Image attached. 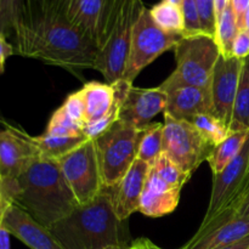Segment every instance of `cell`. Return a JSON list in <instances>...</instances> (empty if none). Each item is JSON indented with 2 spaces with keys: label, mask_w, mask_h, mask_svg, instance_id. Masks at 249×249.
Listing matches in <instances>:
<instances>
[{
  "label": "cell",
  "mask_w": 249,
  "mask_h": 249,
  "mask_svg": "<svg viewBox=\"0 0 249 249\" xmlns=\"http://www.w3.org/2000/svg\"><path fill=\"white\" fill-rule=\"evenodd\" d=\"M181 190L170 186L163 181L157 173L150 167L147 179L143 186L139 212L150 218H160L177 209Z\"/></svg>",
  "instance_id": "obj_15"
},
{
  "label": "cell",
  "mask_w": 249,
  "mask_h": 249,
  "mask_svg": "<svg viewBox=\"0 0 249 249\" xmlns=\"http://www.w3.org/2000/svg\"><path fill=\"white\" fill-rule=\"evenodd\" d=\"M179 249H182V248H179Z\"/></svg>",
  "instance_id": "obj_45"
},
{
  "label": "cell",
  "mask_w": 249,
  "mask_h": 249,
  "mask_svg": "<svg viewBox=\"0 0 249 249\" xmlns=\"http://www.w3.org/2000/svg\"><path fill=\"white\" fill-rule=\"evenodd\" d=\"M80 92L85 104V116H87L85 126L108 116L118 105L114 87L108 83H87L80 89Z\"/></svg>",
  "instance_id": "obj_17"
},
{
  "label": "cell",
  "mask_w": 249,
  "mask_h": 249,
  "mask_svg": "<svg viewBox=\"0 0 249 249\" xmlns=\"http://www.w3.org/2000/svg\"><path fill=\"white\" fill-rule=\"evenodd\" d=\"M230 4L237 18L238 27L240 29H243V21H245L246 11L249 6V0H230Z\"/></svg>",
  "instance_id": "obj_35"
},
{
  "label": "cell",
  "mask_w": 249,
  "mask_h": 249,
  "mask_svg": "<svg viewBox=\"0 0 249 249\" xmlns=\"http://www.w3.org/2000/svg\"><path fill=\"white\" fill-rule=\"evenodd\" d=\"M249 135V131H235L231 133L225 140L213 148L208 157L209 167L213 175L223 172L240 153Z\"/></svg>",
  "instance_id": "obj_21"
},
{
  "label": "cell",
  "mask_w": 249,
  "mask_h": 249,
  "mask_svg": "<svg viewBox=\"0 0 249 249\" xmlns=\"http://www.w3.org/2000/svg\"><path fill=\"white\" fill-rule=\"evenodd\" d=\"M150 14L155 23L163 31L185 36V18L179 5L168 0H162L151 7Z\"/></svg>",
  "instance_id": "obj_23"
},
{
  "label": "cell",
  "mask_w": 249,
  "mask_h": 249,
  "mask_svg": "<svg viewBox=\"0 0 249 249\" xmlns=\"http://www.w3.org/2000/svg\"><path fill=\"white\" fill-rule=\"evenodd\" d=\"M134 246H135L136 249H162L160 247H158L157 245H155L153 242H151L148 238H138V240L133 241Z\"/></svg>",
  "instance_id": "obj_36"
},
{
  "label": "cell",
  "mask_w": 249,
  "mask_h": 249,
  "mask_svg": "<svg viewBox=\"0 0 249 249\" xmlns=\"http://www.w3.org/2000/svg\"><path fill=\"white\" fill-rule=\"evenodd\" d=\"M249 237V216H240L224 224L204 237L189 242L182 249H218Z\"/></svg>",
  "instance_id": "obj_18"
},
{
  "label": "cell",
  "mask_w": 249,
  "mask_h": 249,
  "mask_svg": "<svg viewBox=\"0 0 249 249\" xmlns=\"http://www.w3.org/2000/svg\"><path fill=\"white\" fill-rule=\"evenodd\" d=\"M243 29H246V31L249 32V6H248L247 11H246V15H245V21H243Z\"/></svg>",
  "instance_id": "obj_41"
},
{
  "label": "cell",
  "mask_w": 249,
  "mask_h": 249,
  "mask_svg": "<svg viewBox=\"0 0 249 249\" xmlns=\"http://www.w3.org/2000/svg\"><path fill=\"white\" fill-rule=\"evenodd\" d=\"M36 147L39 157L43 160H58L77 148L85 141L90 140L85 135L82 136H53L44 134L40 136H31Z\"/></svg>",
  "instance_id": "obj_20"
},
{
  "label": "cell",
  "mask_w": 249,
  "mask_h": 249,
  "mask_svg": "<svg viewBox=\"0 0 249 249\" xmlns=\"http://www.w3.org/2000/svg\"><path fill=\"white\" fill-rule=\"evenodd\" d=\"M36 158H39V153L31 135L15 126L1 129L0 179H15Z\"/></svg>",
  "instance_id": "obj_12"
},
{
  "label": "cell",
  "mask_w": 249,
  "mask_h": 249,
  "mask_svg": "<svg viewBox=\"0 0 249 249\" xmlns=\"http://www.w3.org/2000/svg\"><path fill=\"white\" fill-rule=\"evenodd\" d=\"M242 61L237 57L219 56L211 83L213 116L230 130L233 105L240 82Z\"/></svg>",
  "instance_id": "obj_11"
},
{
  "label": "cell",
  "mask_w": 249,
  "mask_h": 249,
  "mask_svg": "<svg viewBox=\"0 0 249 249\" xmlns=\"http://www.w3.org/2000/svg\"><path fill=\"white\" fill-rule=\"evenodd\" d=\"M249 247V237L245 238V240L240 241V242H236L233 245L226 246V247H221L218 249H247Z\"/></svg>",
  "instance_id": "obj_38"
},
{
  "label": "cell",
  "mask_w": 249,
  "mask_h": 249,
  "mask_svg": "<svg viewBox=\"0 0 249 249\" xmlns=\"http://www.w3.org/2000/svg\"><path fill=\"white\" fill-rule=\"evenodd\" d=\"M23 0H0V33L14 38Z\"/></svg>",
  "instance_id": "obj_29"
},
{
  "label": "cell",
  "mask_w": 249,
  "mask_h": 249,
  "mask_svg": "<svg viewBox=\"0 0 249 249\" xmlns=\"http://www.w3.org/2000/svg\"><path fill=\"white\" fill-rule=\"evenodd\" d=\"M185 18V36H194L202 33L199 24L197 0H181L180 5Z\"/></svg>",
  "instance_id": "obj_32"
},
{
  "label": "cell",
  "mask_w": 249,
  "mask_h": 249,
  "mask_svg": "<svg viewBox=\"0 0 249 249\" xmlns=\"http://www.w3.org/2000/svg\"><path fill=\"white\" fill-rule=\"evenodd\" d=\"M16 55L77 72L96 68L99 49L71 24L66 0H43L22 10L12 38Z\"/></svg>",
  "instance_id": "obj_1"
},
{
  "label": "cell",
  "mask_w": 249,
  "mask_h": 249,
  "mask_svg": "<svg viewBox=\"0 0 249 249\" xmlns=\"http://www.w3.org/2000/svg\"><path fill=\"white\" fill-rule=\"evenodd\" d=\"M240 216H249V198H248V201L243 204L242 208L240 209V212H238V214L236 218H240Z\"/></svg>",
  "instance_id": "obj_40"
},
{
  "label": "cell",
  "mask_w": 249,
  "mask_h": 249,
  "mask_svg": "<svg viewBox=\"0 0 249 249\" xmlns=\"http://www.w3.org/2000/svg\"><path fill=\"white\" fill-rule=\"evenodd\" d=\"M237 18L233 12L232 6L229 2L226 6L225 11L223 12L220 18L216 22V33H215V41L218 44V48L220 50V55L223 57H233L232 49L235 39L240 32Z\"/></svg>",
  "instance_id": "obj_24"
},
{
  "label": "cell",
  "mask_w": 249,
  "mask_h": 249,
  "mask_svg": "<svg viewBox=\"0 0 249 249\" xmlns=\"http://www.w3.org/2000/svg\"><path fill=\"white\" fill-rule=\"evenodd\" d=\"M187 122L195 125L203 138L213 146H218L231 134L230 130L212 114H199Z\"/></svg>",
  "instance_id": "obj_27"
},
{
  "label": "cell",
  "mask_w": 249,
  "mask_h": 249,
  "mask_svg": "<svg viewBox=\"0 0 249 249\" xmlns=\"http://www.w3.org/2000/svg\"><path fill=\"white\" fill-rule=\"evenodd\" d=\"M0 131H1V129H0Z\"/></svg>",
  "instance_id": "obj_44"
},
{
  "label": "cell",
  "mask_w": 249,
  "mask_h": 249,
  "mask_svg": "<svg viewBox=\"0 0 249 249\" xmlns=\"http://www.w3.org/2000/svg\"><path fill=\"white\" fill-rule=\"evenodd\" d=\"M12 53H15L14 46L4 34L0 33V74L4 72V66L7 57L11 56Z\"/></svg>",
  "instance_id": "obj_34"
},
{
  "label": "cell",
  "mask_w": 249,
  "mask_h": 249,
  "mask_svg": "<svg viewBox=\"0 0 249 249\" xmlns=\"http://www.w3.org/2000/svg\"><path fill=\"white\" fill-rule=\"evenodd\" d=\"M177 68L160 85L165 92L182 87H211L220 50L215 38L204 33L184 36L175 45Z\"/></svg>",
  "instance_id": "obj_4"
},
{
  "label": "cell",
  "mask_w": 249,
  "mask_h": 249,
  "mask_svg": "<svg viewBox=\"0 0 249 249\" xmlns=\"http://www.w3.org/2000/svg\"><path fill=\"white\" fill-rule=\"evenodd\" d=\"M199 24L202 33L215 38L216 33V17L214 10V0H197Z\"/></svg>",
  "instance_id": "obj_30"
},
{
  "label": "cell",
  "mask_w": 249,
  "mask_h": 249,
  "mask_svg": "<svg viewBox=\"0 0 249 249\" xmlns=\"http://www.w3.org/2000/svg\"><path fill=\"white\" fill-rule=\"evenodd\" d=\"M184 34L169 33L155 23L150 9L142 7L131 33L130 49L122 80L133 84L141 71L165 51L174 49Z\"/></svg>",
  "instance_id": "obj_6"
},
{
  "label": "cell",
  "mask_w": 249,
  "mask_h": 249,
  "mask_svg": "<svg viewBox=\"0 0 249 249\" xmlns=\"http://www.w3.org/2000/svg\"><path fill=\"white\" fill-rule=\"evenodd\" d=\"M107 249H136L134 243H129V245H124V246H118V247H111V248H107Z\"/></svg>",
  "instance_id": "obj_42"
},
{
  "label": "cell",
  "mask_w": 249,
  "mask_h": 249,
  "mask_svg": "<svg viewBox=\"0 0 249 249\" xmlns=\"http://www.w3.org/2000/svg\"><path fill=\"white\" fill-rule=\"evenodd\" d=\"M1 180L12 204L48 229L79 206L57 160L39 157L17 178Z\"/></svg>",
  "instance_id": "obj_2"
},
{
  "label": "cell",
  "mask_w": 249,
  "mask_h": 249,
  "mask_svg": "<svg viewBox=\"0 0 249 249\" xmlns=\"http://www.w3.org/2000/svg\"><path fill=\"white\" fill-rule=\"evenodd\" d=\"M143 130L118 119L111 128L92 140L105 187L114 186L130 169L138 158Z\"/></svg>",
  "instance_id": "obj_5"
},
{
  "label": "cell",
  "mask_w": 249,
  "mask_h": 249,
  "mask_svg": "<svg viewBox=\"0 0 249 249\" xmlns=\"http://www.w3.org/2000/svg\"><path fill=\"white\" fill-rule=\"evenodd\" d=\"M102 0H66V14L74 28L96 44Z\"/></svg>",
  "instance_id": "obj_19"
},
{
  "label": "cell",
  "mask_w": 249,
  "mask_h": 249,
  "mask_svg": "<svg viewBox=\"0 0 249 249\" xmlns=\"http://www.w3.org/2000/svg\"><path fill=\"white\" fill-rule=\"evenodd\" d=\"M61 107L84 130L85 124H87V116H85V104L80 90L71 94Z\"/></svg>",
  "instance_id": "obj_31"
},
{
  "label": "cell",
  "mask_w": 249,
  "mask_h": 249,
  "mask_svg": "<svg viewBox=\"0 0 249 249\" xmlns=\"http://www.w3.org/2000/svg\"><path fill=\"white\" fill-rule=\"evenodd\" d=\"M163 135H164V124H148L143 130V136L139 147L138 160L152 165L163 152Z\"/></svg>",
  "instance_id": "obj_25"
},
{
  "label": "cell",
  "mask_w": 249,
  "mask_h": 249,
  "mask_svg": "<svg viewBox=\"0 0 249 249\" xmlns=\"http://www.w3.org/2000/svg\"><path fill=\"white\" fill-rule=\"evenodd\" d=\"M145 6L142 0H123L122 10L106 45L99 51L96 68L108 84L113 85L123 77L130 49L133 27Z\"/></svg>",
  "instance_id": "obj_7"
},
{
  "label": "cell",
  "mask_w": 249,
  "mask_h": 249,
  "mask_svg": "<svg viewBox=\"0 0 249 249\" xmlns=\"http://www.w3.org/2000/svg\"><path fill=\"white\" fill-rule=\"evenodd\" d=\"M249 131V56L242 61L230 133Z\"/></svg>",
  "instance_id": "obj_22"
},
{
  "label": "cell",
  "mask_w": 249,
  "mask_h": 249,
  "mask_svg": "<svg viewBox=\"0 0 249 249\" xmlns=\"http://www.w3.org/2000/svg\"><path fill=\"white\" fill-rule=\"evenodd\" d=\"M41 1H43V0H23V1H22L21 12H22V10L26 9V7H28V6H34V5L40 4ZM21 12H19V15H21ZM18 18H19V17H18Z\"/></svg>",
  "instance_id": "obj_39"
},
{
  "label": "cell",
  "mask_w": 249,
  "mask_h": 249,
  "mask_svg": "<svg viewBox=\"0 0 249 249\" xmlns=\"http://www.w3.org/2000/svg\"><path fill=\"white\" fill-rule=\"evenodd\" d=\"M113 87L119 100V121L134 128L145 129L153 117L167 108L168 94L160 87L136 88L122 79Z\"/></svg>",
  "instance_id": "obj_10"
},
{
  "label": "cell",
  "mask_w": 249,
  "mask_h": 249,
  "mask_svg": "<svg viewBox=\"0 0 249 249\" xmlns=\"http://www.w3.org/2000/svg\"><path fill=\"white\" fill-rule=\"evenodd\" d=\"M247 249H249V247H248V248H247Z\"/></svg>",
  "instance_id": "obj_46"
},
{
  "label": "cell",
  "mask_w": 249,
  "mask_h": 249,
  "mask_svg": "<svg viewBox=\"0 0 249 249\" xmlns=\"http://www.w3.org/2000/svg\"><path fill=\"white\" fill-rule=\"evenodd\" d=\"M232 56L240 60H245L249 56V32L241 29L235 39L232 49Z\"/></svg>",
  "instance_id": "obj_33"
},
{
  "label": "cell",
  "mask_w": 249,
  "mask_h": 249,
  "mask_svg": "<svg viewBox=\"0 0 249 249\" xmlns=\"http://www.w3.org/2000/svg\"><path fill=\"white\" fill-rule=\"evenodd\" d=\"M168 1H170V2H174V4H177V5H181V0H168Z\"/></svg>",
  "instance_id": "obj_43"
},
{
  "label": "cell",
  "mask_w": 249,
  "mask_h": 249,
  "mask_svg": "<svg viewBox=\"0 0 249 249\" xmlns=\"http://www.w3.org/2000/svg\"><path fill=\"white\" fill-rule=\"evenodd\" d=\"M163 124V152L185 173L192 175L203 160H208L215 146L208 142L190 122L179 121L164 113Z\"/></svg>",
  "instance_id": "obj_8"
},
{
  "label": "cell",
  "mask_w": 249,
  "mask_h": 249,
  "mask_svg": "<svg viewBox=\"0 0 249 249\" xmlns=\"http://www.w3.org/2000/svg\"><path fill=\"white\" fill-rule=\"evenodd\" d=\"M45 134L53 136H82L83 128L75 123L62 107L56 109L49 121Z\"/></svg>",
  "instance_id": "obj_28"
},
{
  "label": "cell",
  "mask_w": 249,
  "mask_h": 249,
  "mask_svg": "<svg viewBox=\"0 0 249 249\" xmlns=\"http://www.w3.org/2000/svg\"><path fill=\"white\" fill-rule=\"evenodd\" d=\"M164 113L179 121H190L199 114L213 116L211 87H182L168 92Z\"/></svg>",
  "instance_id": "obj_16"
},
{
  "label": "cell",
  "mask_w": 249,
  "mask_h": 249,
  "mask_svg": "<svg viewBox=\"0 0 249 249\" xmlns=\"http://www.w3.org/2000/svg\"><path fill=\"white\" fill-rule=\"evenodd\" d=\"M229 2H230V0H214V10H215L216 22H218V19L221 17L223 12L225 11Z\"/></svg>",
  "instance_id": "obj_37"
},
{
  "label": "cell",
  "mask_w": 249,
  "mask_h": 249,
  "mask_svg": "<svg viewBox=\"0 0 249 249\" xmlns=\"http://www.w3.org/2000/svg\"><path fill=\"white\" fill-rule=\"evenodd\" d=\"M79 204H87L105 189L94 141L88 140L57 160Z\"/></svg>",
  "instance_id": "obj_9"
},
{
  "label": "cell",
  "mask_w": 249,
  "mask_h": 249,
  "mask_svg": "<svg viewBox=\"0 0 249 249\" xmlns=\"http://www.w3.org/2000/svg\"><path fill=\"white\" fill-rule=\"evenodd\" d=\"M153 170L157 173L158 177L175 189L181 190L184 185L190 180L191 175L185 173L177 163L168 157L167 153L162 152V155L157 158L155 163L151 165Z\"/></svg>",
  "instance_id": "obj_26"
},
{
  "label": "cell",
  "mask_w": 249,
  "mask_h": 249,
  "mask_svg": "<svg viewBox=\"0 0 249 249\" xmlns=\"http://www.w3.org/2000/svg\"><path fill=\"white\" fill-rule=\"evenodd\" d=\"M124 223L117 218L109 190L105 187L99 196L75 207L49 231L65 249H107L131 243Z\"/></svg>",
  "instance_id": "obj_3"
},
{
  "label": "cell",
  "mask_w": 249,
  "mask_h": 249,
  "mask_svg": "<svg viewBox=\"0 0 249 249\" xmlns=\"http://www.w3.org/2000/svg\"><path fill=\"white\" fill-rule=\"evenodd\" d=\"M4 225L10 235L18 238L31 249H65L49 231L15 204L7 208Z\"/></svg>",
  "instance_id": "obj_14"
},
{
  "label": "cell",
  "mask_w": 249,
  "mask_h": 249,
  "mask_svg": "<svg viewBox=\"0 0 249 249\" xmlns=\"http://www.w3.org/2000/svg\"><path fill=\"white\" fill-rule=\"evenodd\" d=\"M150 167V164L136 158L126 174L114 186L107 187L111 194L114 213L119 220L126 221L131 214L139 212Z\"/></svg>",
  "instance_id": "obj_13"
}]
</instances>
